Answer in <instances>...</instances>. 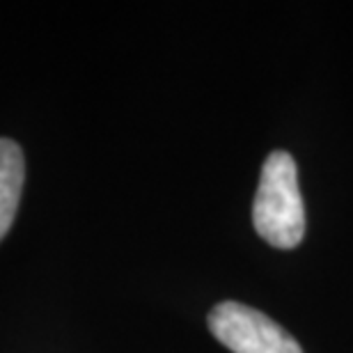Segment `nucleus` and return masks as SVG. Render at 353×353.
Instances as JSON below:
<instances>
[{"mask_svg":"<svg viewBox=\"0 0 353 353\" xmlns=\"http://www.w3.org/2000/svg\"><path fill=\"white\" fill-rule=\"evenodd\" d=\"M209 330L234 353H303L278 321L236 301H225L209 312Z\"/></svg>","mask_w":353,"mask_h":353,"instance_id":"f03ea898","label":"nucleus"},{"mask_svg":"<svg viewBox=\"0 0 353 353\" xmlns=\"http://www.w3.org/2000/svg\"><path fill=\"white\" fill-rule=\"evenodd\" d=\"M252 225L268 245L280 250L296 248L305 236V204L292 154L273 152L264 161L252 202Z\"/></svg>","mask_w":353,"mask_h":353,"instance_id":"f257e3e1","label":"nucleus"},{"mask_svg":"<svg viewBox=\"0 0 353 353\" xmlns=\"http://www.w3.org/2000/svg\"><path fill=\"white\" fill-rule=\"evenodd\" d=\"M23 176L26 163L21 147L14 140L0 138V239H5L17 216Z\"/></svg>","mask_w":353,"mask_h":353,"instance_id":"7ed1b4c3","label":"nucleus"}]
</instances>
